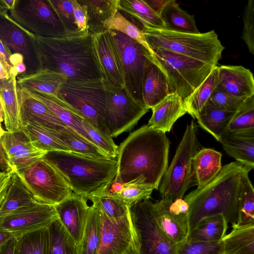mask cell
<instances>
[{"label": "cell", "instance_id": "cell-1", "mask_svg": "<svg viewBox=\"0 0 254 254\" xmlns=\"http://www.w3.org/2000/svg\"><path fill=\"white\" fill-rule=\"evenodd\" d=\"M170 142L166 133L144 125L121 143L114 181L127 183L139 180L158 190L168 168Z\"/></svg>", "mask_w": 254, "mask_h": 254}, {"label": "cell", "instance_id": "cell-2", "mask_svg": "<svg viewBox=\"0 0 254 254\" xmlns=\"http://www.w3.org/2000/svg\"><path fill=\"white\" fill-rule=\"evenodd\" d=\"M35 39L40 70L62 73L67 80L104 78L93 36L88 31L62 38L35 36Z\"/></svg>", "mask_w": 254, "mask_h": 254}, {"label": "cell", "instance_id": "cell-3", "mask_svg": "<svg viewBox=\"0 0 254 254\" xmlns=\"http://www.w3.org/2000/svg\"><path fill=\"white\" fill-rule=\"evenodd\" d=\"M252 169L239 162L222 167L218 174L208 184L191 191L184 198L189 206L190 231L202 219L222 214L227 223H237L241 177Z\"/></svg>", "mask_w": 254, "mask_h": 254}, {"label": "cell", "instance_id": "cell-4", "mask_svg": "<svg viewBox=\"0 0 254 254\" xmlns=\"http://www.w3.org/2000/svg\"><path fill=\"white\" fill-rule=\"evenodd\" d=\"M44 157L74 193L86 199L103 193L117 174V158L96 159L64 151L48 152Z\"/></svg>", "mask_w": 254, "mask_h": 254}, {"label": "cell", "instance_id": "cell-5", "mask_svg": "<svg viewBox=\"0 0 254 254\" xmlns=\"http://www.w3.org/2000/svg\"><path fill=\"white\" fill-rule=\"evenodd\" d=\"M146 42L152 49H160L217 66L225 47L214 30L190 34L146 28Z\"/></svg>", "mask_w": 254, "mask_h": 254}, {"label": "cell", "instance_id": "cell-6", "mask_svg": "<svg viewBox=\"0 0 254 254\" xmlns=\"http://www.w3.org/2000/svg\"><path fill=\"white\" fill-rule=\"evenodd\" d=\"M152 50L153 62L166 76L170 93H177L184 101L216 66L167 50Z\"/></svg>", "mask_w": 254, "mask_h": 254}, {"label": "cell", "instance_id": "cell-7", "mask_svg": "<svg viewBox=\"0 0 254 254\" xmlns=\"http://www.w3.org/2000/svg\"><path fill=\"white\" fill-rule=\"evenodd\" d=\"M103 79L66 80L57 96L96 129L109 136L104 122L106 94Z\"/></svg>", "mask_w": 254, "mask_h": 254}, {"label": "cell", "instance_id": "cell-8", "mask_svg": "<svg viewBox=\"0 0 254 254\" xmlns=\"http://www.w3.org/2000/svg\"><path fill=\"white\" fill-rule=\"evenodd\" d=\"M199 148L196 126L192 121L187 127L172 161L163 175L158 190L162 199L183 198L193 182L192 158Z\"/></svg>", "mask_w": 254, "mask_h": 254}, {"label": "cell", "instance_id": "cell-9", "mask_svg": "<svg viewBox=\"0 0 254 254\" xmlns=\"http://www.w3.org/2000/svg\"><path fill=\"white\" fill-rule=\"evenodd\" d=\"M106 94L104 122L109 136L116 137L130 131L148 112L144 104L134 99L125 87H118L104 78Z\"/></svg>", "mask_w": 254, "mask_h": 254}, {"label": "cell", "instance_id": "cell-10", "mask_svg": "<svg viewBox=\"0 0 254 254\" xmlns=\"http://www.w3.org/2000/svg\"><path fill=\"white\" fill-rule=\"evenodd\" d=\"M9 12L14 21L34 36L62 38L72 35L65 29L49 0H15Z\"/></svg>", "mask_w": 254, "mask_h": 254}, {"label": "cell", "instance_id": "cell-11", "mask_svg": "<svg viewBox=\"0 0 254 254\" xmlns=\"http://www.w3.org/2000/svg\"><path fill=\"white\" fill-rule=\"evenodd\" d=\"M16 172L39 202L55 205L72 193L59 172L44 157Z\"/></svg>", "mask_w": 254, "mask_h": 254}, {"label": "cell", "instance_id": "cell-12", "mask_svg": "<svg viewBox=\"0 0 254 254\" xmlns=\"http://www.w3.org/2000/svg\"><path fill=\"white\" fill-rule=\"evenodd\" d=\"M129 209L140 254H177L178 245L159 227L152 202L143 200Z\"/></svg>", "mask_w": 254, "mask_h": 254}, {"label": "cell", "instance_id": "cell-13", "mask_svg": "<svg viewBox=\"0 0 254 254\" xmlns=\"http://www.w3.org/2000/svg\"><path fill=\"white\" fill-rule=\"evenodd\" d=\"M110 30L121 58L125 88L134 99L143 104L142 79L147 61L151 59L153 62V57L142 46L126 34Z\"/></svg>", "mask_w": 254, "mask_h": 254}, {"label": "cell", "instance_id": "cell-14", "mask_svg": "<svg viewBox=\"0 0 254 254\" xmlns=\"http://www.w3.org/2000/svg\"><path fill=\"white\" fill-rule=\"evenodd\" d=\"M0 39L12 54L23 57L26 70L20 76L40 70L35 36L17 24L8 13H0Z\"/></svg>", "mask_w": 254, "mask_h": 254}, {"label": "cell", "instance_id": "cell-15", "mask_svg": "<svg viewBox=\"0 0 254 254\" xmlns=\"http://www.w3.org/2000/svg\"><path fill=\"white\" fill-rule=\"evenodd\" d=\"M57 217L54 205L37 202L0 217V230L11 234L16 239L48 227Z\"/></svg>", "mask_w": 254, "mask_h": 254}, {"label": "cell", "instance_id": "cell-16", "mask_svg": "<svg viewBox=\"0 0 254 254\" xmlns=\"http://www.w3.org/2000/svg\"><path fill=\"white\" fill-rule=\"evenodd\" d=\"M97 207L100 233L96 254H124L131 245L138 243L130 213L125 217L114 221L110 220Z\"/></svg>", "mask_w": 254, "mask_h": 254}, {"label": "cell", "instance_id": "cell-17", "mask_svg": "<svg viewBox=\"0 0 254 254\" xmlns=\"http://www.w3.org/2000/svg\"><path fill=\"white\" fill-rule=\"evenodd\" d=\"M156 222L163 232L179 245L190 232L189 206L183 198L172 201L161 199L153 203Z\"/></svg>", "mask_w": 254, "mask_h": 254}, {"label": "cell", "instance_id": "cell-18", "mask_svg": "<svg viewBox=\"0 0 254 254\" xmlns=\"http://www.w3.org/2000/svg\"><path fill=\"white\" fill-rule=\"evenodd\" d=\"M12 171H19L43 158L47 152L38 149L21 130L6 131L0 139Z\"/></svg>", "mask_w": 254, "mask_h": 254}, {"label": "cell", "instance_id": "cell-19", "mask_svg": "<svg viewBox=\"0 0 254 254\" xmlns=\"http://www.w3.org/2000/svg\"><path fill=\"white\" fill-rule=\"evenodd\" d=\"M104 78L118 87H125L121 58L110 30L93 35Z\"/></svg>", "mask_w": 254, "mask_h": 254}, {"label": "cell", "instance_id": "cell-20", "mask_svg": "<svg viewBox=\"0 0 254 254\" xmlns=\"http://www.w3.org/2000/svg\"><path fill=\"white\" fill-rule=\"evenodd\" d=\"M54 206L63 227L78 244L83 236L90 206L86 198L72 192Z\"/></svg>", "mask_w": 254, "mask_h": 254}, {"label": "cell", "instance_id": "cell-21", "mask_svg": "<svg viewBox=\"0 0 254 254\" xmlns=\"http://www.w3.org/2000/svg\"><path fill=\"white\" fill-rule=\"evenodd\" d=\"M20 89L21 128L27 124L55 131L63 130L67 127L46 105Z\"/></svg>", "mask_w": 254, "mask_h": 254}, {"label": "cell", "instance_id": "cell-22", "mask_svg": "<svg viewBox=\"0 0 254 254\" xmlns=\"http://www.w3.org/2000/svg\"><path fill=\"white\" fill-rule=\"evenodd\" d=\"M218 86L231 95L244 97L254 95V78L242 65L218 66Z\"/></svg>", "mask_w": 254, "mask_h": 254}, {"label": "cell", "instance_id": "cell-23", "mask_svg": "<svg viewBox=\"0 0 254 254\" xmlns=\"http://www.w3.org/2000/svg\"><path fill=\"white\" fill-rule=\"evenodd\" d=\"M20 94L15 76L11 75L9 78L0 80V101L5 127L9 132L21 130Z\"/></svg>", "mask_w": 254, "mask_h": 254}, {"label": "cell", "instance_id": "cell-24", "mask_svg": "<svg viewBox=\"0 0 254 254\" xmlns=\"http://www.w3.org/2000/svg\"><path fill=\"white\" fill-rule=\"evenodd\" d=\"M151 109L152 115L147 126L165 133L170 131L176 121L187 113L184 101L177 93H170Z\"/></svg>", "mask_w": 254, "mask_h": 254}, {"label": "cell", "instance_id": "cell-25", "mask_svg": "<svg viewBox=\"0 0 254 254\" xmlns=\"http://www.w3.org/2000/svg\"><path fill=\"white\" fill-rule=\"evenodd\" d=\"M22 89L46 105L67 127L72 128L88 141L94 143L82 124L84 119L71 107L57 96L37 91Z\"/></svg>", "mask_w": 254, "mask_h": 254}, {"label": "cell", "instance_id": "cell-26", "mask_svg": "<svg viewBox=\"0 0 254 254\" xmlns=\"http://www.w3.org/2000/svg\"><path fill=\"white\" fill-rule=\"evenodd\" d=\"M170 94L168 81L152 60L147 61L142 82L143 104L149 109Z\"/></svg>", "mask_w": 254, "mask_h": 254}, {"label": "cell", "instance_id": "cell-27", "mask_svg": "<svg viewBox=\"0 0 254 254\" xmlns=\"http://www.w3.org/2000/svg\"><path fill=\"white\" fill-rule=\"evenodd\" d=\"M219 142L226 152L236 161L254 169V132H226Z\"/></svg>", "mask_w": 254, "mask_h": 254}, {"label": "cell", "instance_id": "cell-28", "mask_svg": "<svg viewBox=\"0 0 254 254\" xmlns=\"http://www.w3.org/2000/svg\"><path fill=\"white\" fill-rule=\"evenodd\" d=\"M222 154L213 149L204 148L192 158L193 181L200 189L211 182L220 172Z\"/></svg>", "mask_w": 254, "mask_h": 254}, {"label": "cell", "instance_id": "cell-29", "mask_svg": "<svg viewBox=\"0 0 254 254\" xmlns=\"http://www.w3.org/2000/svg\"><path fill=\"white\" fill-rule=\"evenodd\" d=\"M118 11L143 31L147 28H164L160 16L143 0H119Z\"/></svg>", "mask_w": 254, "mask_h": 254}, {"label": "cell", "instance_id": "cell-30", "mask_svg": "<svg viewBox=\"0 0 254 254\" xmlns=\"http://www.w3.org/2000/svg\"><path fill=\"white\" fill-rule=\"evenodd\" d=\"M87 6V27L90 34L95 35L106 31V24L118 11L119 0H79Z\"/></svg>", "mask_w": 254, "mask_h": 254}, {"label": "cell", "instance_id": "cell-31", "mask_svg": "<svg viewBox=\"0 0 254 254\" xmlns=\"http://www.w3.org/2000/svg\"><path fill=\"white\" fill-rule=\"evenodd\" d=\"M16 79L20 88L56 96L62 84L67 79L63 74L49 69H41L31 74L18 76Z\"/></svg>", "mask_w": 254, "mask_h": 254}, {"label": "cell", "instance_id": "cell-32", "mask_svg": "<svg viewBox=\"0 0 254 254\" xmlns=\"http://www.w3.org/2000/svg\"><path fill=\"white\" fill-rule=\"evenodd\" d=\"M221 240L222 254H254V223L232 225Z\"/></svg>", "mask_w": 254, "mask_h": 254}, {"label": "cell", "instance_id": "cell-33", "mask_svg": "<svg viewBox=\"0 0 254 254\" xmlns=\"http://www.w3.org/2000/svg\"><path fill=\"white\" fill-rule=\"evenodd\" d=\"M164 25V30L185 33L199 34L194 15H190L181 8L174 0H170L159 15Z\"/></svg>", "mask_w": 254, "mask_h": 254}, {"label": "cell", "instance_id": "cell-34", "mask_svg": "<svg viewBox=\"0 0 254 254\" xmlns=\"http://www.w3.org/2000/svg\"><path fill=\"white\" fill-rule=\"evenodd\" d=\"M235 112L218 108L208 102L195 119L200 127L219 141Z\"/></svg>", "mask_w": 254, "mask_h": 254}, {"label": "cell", "instance_id": "cell-35", "mask_svg": "<svg viewBox=\"0 0 254 254\" xmlns=\"http://www.w3.org/2000/svg\"><path fill=\"white\" fill-rule=\"evenodd\" d=\"M37 201L15 171L11 172V180L5 196L0 205V218Z\"/></svg>", "mask_w": 254, "mask_h": 254}, {"label": "cell", "instance_id": "cell-36", "mask_svg": "<svg viewBox=\"0 0 254 254\" xmlns=\"http://www.w3.org/2000/svg\"><path fill=\"white\" fill-rule=\"evenodd\" d=\"M227 225L222 214L206 217L190 231L187 240L199 242L220 241L226 235Z\"/></svg>", "mask_w": 254, "mask_h": 254}, {"label": "cell", "instance_id": "cell-37", "mask_svg": "<svg viewBox=\"0 0 254 254\" xmlns=\"http://www.w3.org/2000/svg\"><path fill=\"white\" fill-rule=\"evenodd\" d=\"M53 132L72 153L96 159L111 158L98 146L88 141L68 127L60 131L53 130Z\"/></svg>", "mask_w": 254, "mask_h": 254}, {"label": "cell", "instance_id": "cell-38", "mask_svg": "<svg viewBox=\"0 0 254 254\" xmlns=\"http://www.w3.org/2000/svg\"><path fill=\"white\" fill-rule=\"evenodd\" d=\"M21 130L34 146L39 149L47 152L55 151L72 152L70 149L54 134L53 130L33 124H27L22 127Z\"/></svg>", "mask_w": 254, "mask_h": 254}, {"label": "cell", "instance_id": "cell-39", "mask_svg": "<svg viewBox=\"0 0 254 254\" xmlns=\"http://www.w3.org/2000/svg\"><path fill=\"white\" fill-rule=\"evenodd\" d=\"M218 84L217 65L200 85L184 101L187 113L193 118H196L208 103L212 92Z\"/></svg>", "mask_w": 254, "mask_h": 254}, {"label": "cell", "instance_id": "cell-40", "mask_svg": "<svg viewBox=\"0 0 254 254\" xmlns=\"http://www.w3.org/2000/svg\"><path fill=\"white\" fill-rule=\"evenodd\" d=\"M100 218L97 205L89 206L82 238L77 244L78 254H96L100 241Z\"/></svg>", "mask_w": 254, "mask_h": 254}, {"label": "cell", "instance_id": "cell-41", "mask_svg": "<svg viewBox=\"0 0 254 254\" xmlns=\"http://www.w3.org/2000/svg\"><path fill=\"white\" fill-rule=\"evenodd\" d=\"M48 254H78L77 244L69 236L57 217L47 227Z\"/></svg>", "mask_w": 254, "mask_h": 254}, {"label": "cell", "instance_id": "cell-42", "mask_svg": "<svg viewBox=\"0 0 254 254\" xmlns=\"http://www.w3.org/2000/svg\"><path fill=\"white\" fill-rule=\"evenodd\" d=\"M49 233L45 228L16 239L13 254H48Z\"/></svg>", "mask_w": 254, "mask_h": 254}, {"label": "cell", "instance_id": "cell-43", "mask_svg": "<svg viewBox=\"0 0 254 254\" xmlns=\"http://www.w3.org/2000/svg\"><path fill=\"white\" fill-rule=\"evenodd\" d=\"M251 169L245 170L241 177L237 223H254V190L249 177Z\"/></svg>", "mask_w": 254, "mask_h": 254}, {"label": "cell", "instance_id": "cell-44", "mask_svg": "<svg viewBox=\"0 0 254 254\" xmlns=\"http://www.w3.org/2000/svg\"><path fill=\"white\" fill-rule=\"evenodd\" d=\"M154 190L153 187L142 184L139 180H135L129 183H122L118 191L104 195L118 200L129 208L137 202L149 199Z\"/></svg>", "mask_w": 254, "mask_h": 254}, {"label": "cell", "instance_id": "cell-45", "mask_svg": "<svg viewBox=\"0 0 254 254\" xmlns=\"http://www.w3.org/2000/svg\"><path fill=\"white\" fill-rule=\"evenodd\" d=\"M226 132H254V95L248 97L236 111Z\"/></svg>", "mask_w": 254, "mask_h": 254}, {"label": "cell", "instance_id": "cell-46", "mask_svg": "<svg viewBox=\"0 0 254 254\" xmlns=\"http://www.w3.org/2000/svg\"><path fill=\"white\" fill-rule=\"evenodd\" d=\"M105 27L106 30L118 31L135 40L147 50L153 59L152 50L146 42L144 31L126 19L119 11L112 20L106 24Z\"/></svg>", "mask_w": 254, "mask_h": 254}, {"label": "cell", "instance_id": "cell-47", "mask_svg": "<svg viewBox=\"0 0 254 254\" xmlns=\"http://www.w3.org/2000/svg\"><path fill=\"white\" fill-rule=\"evenodd\" d=\"M90 199L111 220L117 221L129 213V209L118 200L107 195L94 196Z\"/></svg>", "mask_w": 254, "mask_h": 254}, {"label": "cell", "instance_id": "cell-48", "mask_svg": "<svg viewBox=\"0 0 254 254\" xmlns=\"http://www.w3.org/2000/svg\"><path fill=\"white\" fill-rule=\"evenodd\" d=\"M65 29L70 34H78L73 14L72 0H49Z\"/></svg>", "mask_w": 254, "mask_h": 254}, {"label": "cell", "instance_id": "cell-49", "mask_svg": "<svg viewBox=\"0 0 254 254\" xmlns=\"http://www.w3.org/2000/svg\"><path fill=\"white\" fill-rule=\"evenodd\" d=\"M247 98L229 94L221 89L218 85L212 92L208 102L218 108L236 112L242 106Z\"/></svg>", "mask_w": 254, "mask_h": 254}, {"label": "cell", "instance_id": "cell-50", "mask_svg": "<svg viewBox=\"0 0 254 254\" xmlns=\"http://www.w3.org/2000/svg\"><path fill=\"white\" fill-rule=\"evenodd\" d=\"M82 124L96 145L104 151L111 158H117L118 146L115 143L112 138L100 132L85 119L82 121Z\"/></svg>", "mask_w": 254, "mask_h": 254}, {"label": "cell", "instance_id": "cell-51", "mask_svg": "<svg viewBox=\"0 0 254 254\" xmlns=\"http://www.w3.org/2000/svg\"><path fill=\"white\" fill-rule=\"evenodd\" d=\"M177 254H222L221 241L199 242L188 240L178 245Z\"/></svg>", "mask_w": 254, "mask_h": 254}, {"label": "cell", "instance_id": "cell-52", "mask_svg": "<svg viewBox=\"0 0 254 254\" xmlns=\"http://www.w3.org/2000/svg\"><path fill=\"white\" fill-rule=\"evenodd\" d=\"M244 28L242 39L250 53L254 55V0H249L243 15Z\"/></svg>", "mask_w": 254, "mask_h": 254}, {"label": "cell", "instance_id": "cell-53", "mask_svg": "<svg viewBox=\"0 0 254 254\" xmlns=\"http://www.w3.org/2000/svg\"><path fill=\"white\" fill-rule=\"evenodd\" d=\"M73 14L78 31H88L87 27V6L79 0H72Z\"/></svg>", "mask_w": 254, "mask_h": 254}, {"label": "cell", "instance_id": "cell-54", "mask_svg": "<svg viewBox=\"0 0 254 254\" xmlns=\"http://www.w3.org/2000/svg\"><path fill=\"white\" fill-rule=\"evenodd\" d=\"M12 70V67L0 54V80L9 78L11 76Z\"/></svg>", "mask_w": 254, "mask_h": 254}, {"label": "cell", "instance_id": "cell-55", "mask_svg": "<svg viewBox=\"0 0 254 254\" xmlns=\"http://www.w3.org/2000/svg\"><path fill=\"white\" fill-rule=\"evenodd\" d=\"M170 0H143L144 2L159 16Z\"/></svg>", "mask_w": 254, "mask_h": 254}, {"label": "cell", "instance_id": "cell-56", "mask_svg": "<svg viewBox=\"0 0 254 254\" xmlns=\"http://www.w3.org/2000/svg\"><path fill=\"white\" fill-rule=\"evenodd\" d=\"M0 170L1 171L12 172V169L5 155L0 141Z\"/></svg>", "mask_w": 254, "mask_h": 254}, {"label": "cell", "instance_id": "cell-57", "mask_svg": "<svg viewBox=\"0 0 254 254\" xmlns=\"http://www.w3.org/2000/svg\"><path fill=\"white\" fill-rule=\"evenodd\" d=\"M16 238L10 240L1 249L0 254H13Z\"/></svg>", "mask_w": 254, "mask_h": 254}, {"label": "cell", "instance_id": "cell-58", "mask_svg": "<svg viewBox=\"0 0 254 254\" xmlns=\"http://www.w3.org/2000/svg\"><path fill=\"white\" fill-rule=\"evenodd\" d=\"M13 238H15L11 234L0 230V252L3 246Z\"/></svg>", "mask_w": 254, "mask_h": 254}, {"label": "cell", "instance_id": "cell-59", "mask_svg": "<svg viewBox=\"0 0 254 254\" xmlns=\"http://www.w3.org/2000/svg\"><path fill=\"white\" fill-rule=\"evenodd\" d=\"M0 54L2 55L7 60L9 64L11 66L10 64V57L12 54L5 45L3 43L0 39Z\"/></svg>", "mask_w": 254, "mask_h": 254}, {"label": "cell", "instance_id": "cell-60", "mask_svg": "<svg viewBox=\"0 0 254 254\" xmlns=\"http://www.w3.org/2000/svg\"><path fill=\"white\" fill-rule=\"evenodd\" d=\"M124 254H140L139 251V245L137 243L131 245Z\"/></svg>", "mask_w": 254, "mask_h": 254}, {"label": "cell", "instance_id": "cell-61", "mask_svg": "<svg viewBox=\"0 0 254 254\" xmlns=\"http://www.w3.org/2000/svg\"><path fill=\"white\" fill-rule=\"evenodd\" d=\"M4 3L7 7L8 10H11L14 6L15 0H3Z\"/></svg>", "mask_w": 254, "mask_h": 254}, {"label": "cell", "instance_id": "cell-62", "mask_svg": "<svg viewBox=\"0 0 254 254\" xmlns=\"http://www.w3.org/2000/svg\"><path fill=\"white\" fill-rule=\"evenodd\" d=\"M8 9L5 3L3 0H0V13H8Z\"/></svg>", "mask_w": 254, "mask_h": 254}, {"label": "cell", "instance_id": "cell-63", "mask_svg": "<svg viewBox=\"0 0 254 254\" xmlns=\"http://www.w3.org/2000/svg\"><path fill=\"white\" fill-rule=\"evenodd\" d=\"M3 121V115L2 110V107L0 101V123H1Z\"/></svg>", "mask_w": 254, "mask_h": 254}, {"label": "cell", "instance_id": "cell-64", "mask_svg": "<svg viewBox=\"0 0 254 254\" xmlns=\"http://www.w3.org/2000/svg\"><path fill=\"white\" fill-rule=\"evenodd\" d=\"M6 131L3 129L2 128L1 123H0V139L1 138V137L3 136V135L4 134Z\"/></svg>", "mask_w": 254, "mask_h": 254}]
</instances>
